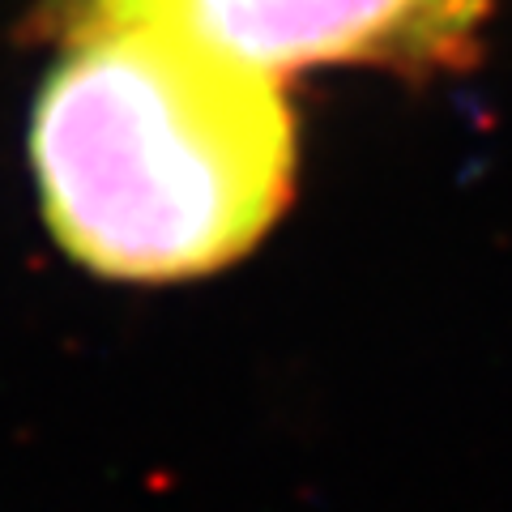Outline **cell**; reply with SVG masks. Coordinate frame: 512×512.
Listing matches in <instances>:
<instances>
[{"label": "cell", "instance_id": "cell-1", "mask_svg": "<svg viewBox=\"0 0 512 512\" xmlns=\"http://www.w3.org/2000/svg\"><path fill=\"white\" fill-rule=\"evenodd\" d=\"M30 154L60 248L120 282L235 265L291 205L299 167L278 77L124 22L56 64Z\"/></svg>", "mask_w": 512, "mask_h": 512}, {"label": "cell", "instance_id": "cell-2", "mask_svg": "<svg viewBox=\"0 0 512 512\" xmlns=\"http://www.w3.org/2000/svg\"><path fill=\"white\" fill-rule=\"evenodd\" d=\"M99 22L188 39L256 73L384 69L410 82L483 56L491 0H94Z\"/></svg>", "mask_w": 512, "mask_h": 512}]
</instances>
